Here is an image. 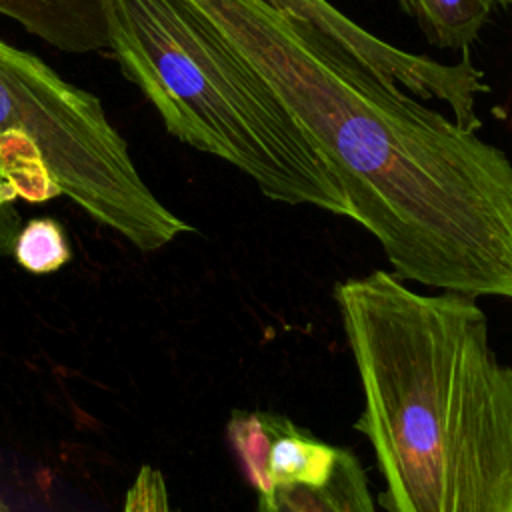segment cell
<instances>
[{
	"mask_svg": "<svg viewBox=\"0 0 512 512\" xmlns=\"http://www.w3.org/2000/svg\"><path fill=\"white\" fill-rule=\"evenodd\" d=\"M256 512H376V504L360 460L338 448L324 484H274L258 492Z\"/></svg>",
	"mask_w": 512,
	"mask_h": 512,
	"instance_id": "obj_6",
	"label": "cell"
},
{
	"mask_svg": "<svg viewBox=\"0 0 512 512\" xmlns=\"http://www.w3.org/2000/svg\"><path fill=\"white\" fill-rule=\"evenodd\" d=\"M122 512H172L168 488L160 470L144 464L126 492Z\"/></svg>",
	"mask_w": 512,
	"mask_h": 512,
	"instance_id": "obj_11",
	"label": "cell"
},
{
	"mask_svg": "<svg viewBox=\"0 0 512 512\" xmlns=\"http://www.w3.org/2000/svg\"><path fill=\"white\" fill-rule=\"evenodd\" d=\"M268 80L330 162L392 272L512 300V162L264 0H188Z\"/></svg>",
	"mask_w": 512,
	"mask_h": 512,
	"instance_id": "obj_1",
	"label": "cell"
},
{
	"mask_svg": "<svg viewBox=\"0 0 512 512\" xmlns=\"http://www.w3.org/2000/svg\"><path fill=\"white\" fill-rule=\"evenodd\" d=\"M0 14L64 52L108 48L104 0H0Z\"/></svg>",
	"mask_w": 512,
	"mask_h": 512,
	"instance_id": "obj_5",
	"label": "cell"
},
{
	"mask_svg": "<svg viewBox=\"0 0 512 512\" xmlns=\"http://www.w3.org/2000/svg\"><path fill=\"white\" fill-rule=\"evenodd\" d=\"M18 230H20L18 210L14 208V200L6 194L0 182V256L12 254Z\"/></svg>",
	"mask_w": 512,
	"mask_h": 512,
	"instance_id": "obj_12",
	"label": "cell"
},
{
	"mask_svg": "<svg viewBox=\"0 0 512 512\" xmlns=\"http://www.w3.org/2000/svg\"><path fill=\"white\" fill-rule=\"evenodd\" d=\"M338 448L300 430L288 418L274 414L272 442L268 450L270 484H310L320 486L328 480Z\"/></svg>",
	"mask_w": 512,
	"mask_h": 512,
	"instance_id": "obj_7",
	"label": "cell"
},
{
	"mask_svg": "<svg viewBox=\"0 0 512 512\" xmlns=\"http://www.w3.org/2000/svg\"><path fill=\"white\" fill-rule=\"evenodd\" d=\"M362 432L388 512H512V366L476 298L420 294L386 270L340 280Z\"/></svg>",
	"mask_w": 512,
	"mask_h": 512,
	"instance_id": "obj_2",
	"label": "cell"
},
{
	"mask_svg": "<svg viewBox=\"0 0 512 512\" xmlns=\"http://www.w3.org/2000/svg\"><path fill=\"white\" fill-rule=\"evenodd\" d=\"M12 256L32 274L60 270L70 260V246L60 222L52 218H34L20 226Z\"/></svg>",
	"mask_w": 512,
	"mask_h": 512,
	"instance_id": "obj_10",
	"label": "cell"
},
{
	"mask_svg": "<svg viewBox=\"0 0 512 512\" xmlns=\"http://www.w3.org/2000/svg\"><path fill=\"white\" fill-rule=\"evenodd\" d=\"M500 0H398L426 40L438 48L468 50Z\"/></svg>",
	"mask_w": 512,
	"mask_h": 512,
	"instance_id": "obj_8",
	"label": "cell"
},
{
	"mask_svg": "<svg viewBox=\"0 0 512 512\" xmlns=\"http://www.w3.org/2000/svg\"><path fill=\"white\" fill-rule=\"evenodd\" d=\"M108 50L180 142L250 176L284 204L350 218L344 190L302 122L188 0H104Z\"/></svg>",
	"mask_w": 512,
	"mask_h": 512,
	"instance_id": "obj_3",
	"label": "cell"
},
{
	"mask_svg": "<svg viewBox=\"0 0 512 512\" xmlns=\"http://www.w3.org/2000/svg\"><path fill=\"white\" fill-rule=\"evenodd\" d=\"M274 414L270 412H232L226 434L232 450L236 452L242 470L256 492L272 488L266 472L268 450L272 442Z\"/></svg>",
	"mask_w": 512,
	"mask_h": 512,
	"instance_id": "obj_9",
	"label": "cell"
},
{
	"mask_svg": "<svg viewBox=\"0 0 512 512\" xmlns=\"http://www.w3.org/2000/svg\"><path fill=\"white\" fill-rule=\"evenodd\" d=\"M0 182L12 200L64 194L146 252L194 230L148 188L100 98L4 40Z\"/></svg>",
	"mask_w": 512,
	"mask_h": 512,
	"instance_id": "obj_4",
	"label": "cell"
},
{
	"mask_svg": "<svg viewBox=\"0 0 512 512\" xmlns=\"http://www.w3.org/2000/svg\"><path fill=\"white\" fill-rule=\"evenodd\" d=\"M508 2H512V0H508Z\"/></svg>",
	"mask_w": 512,
	"mask_h": 512,
	"instance_id": "obj_14",
	"label": "cell"
},
{
	"mask_svg": "<svg viewBox=\"0 0 512 512\" xmlns=\"http://www.w3.org/2000/svg\"><path fill=\"white\" fill-rule=\"evenodd\" d=\"M172 512H178V510H174V508H172Z\"/></svg>",
	"mask_w": 512,
	"mask_h": 512,
	"instance_id": "obj_13",
	"label": "cell"
}]
</instances>
